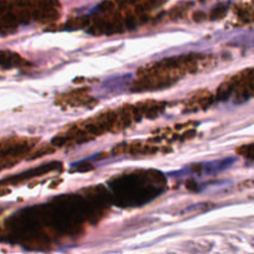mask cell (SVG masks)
<instances>
[{
	"mask_svg": "<svg viewBox=\"0 0 254 254\" xmlns=\"http://www.w3.org/2000/svg\"><path fill=\"white\" fill-rule=\"evenodd\" d=\"M129 76H121L118 78H111L107 79L103 84H102V88L107 89V93H119L122 92V88L127 86L128 83Z\"/></svg>",
	"mask_w": 254,
	"mask_h": 254,
	"instance_id": "obj_2",
	"label": "cell"
},
{
	"mask_svg": "<svg viewBox=\"0 0 254 254\" xmlns=\"http://www.w3.org/2000/svg\"><path fill=\"white\" fill-rule=\"evenodd\" d=\"M233 163V159H221V160L210 161V163L203 164L202 171L206 175H215V174L221 173L230 168L231 164Z\"/></svg>",
	"mask_w": 254,
	"mask_h": 254,
	"instance_id": "obj_1",
	"label": "cell"
}]
</instances>
